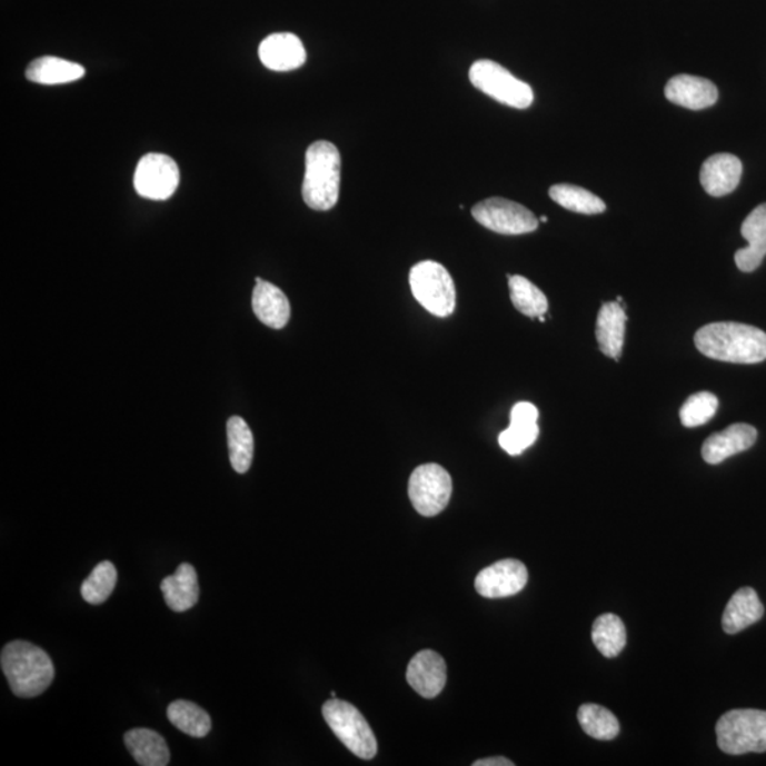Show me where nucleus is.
<instances>
[{"instance_id":"f257e3e1","label":"nucleus","mask_w":766,"mask_h":766,"mask_svg":"<svg viewBox=\"0 0 766 766\" xmlns=\"http://www.w3.org/2000/svg\"><path fill=\"white\" fill-rule=\"evenodd\" d=\"M694 344L716 361L750 365L766 359V332L747 324H708L696 332Z\"/></svg>"},{"instance_id":"f03ea898","label":"nucleus","mask_w":766,"mask_h":766,"mask_svg":"<svg viewBox=\"0 0 766 766\" xmlns=\"http://www.w3.org/2000/svg\"><path fill=\"white\" fill-rule=\"evenodd\" d=\"M3 675L14 696L33 698L48 690L54 678V666L42 647L17 640L3 647Z\"/></svg>"},{"instance_id":"7ed1b4c3","label":"nucleus","mask_w":766,"mask_h":766,"mask_svg":"<svg viewBox=\"0 0 766 766\" xmlns=\"http://www.w3.org/2000/svg\"><path fill=\"white\" fill-rule=\"evenodd\" d=\"M341 182V153L330 141H317L306 152L302 199L314 210L336 207Z\"/></svg>"},{"instance_id":"20e7f679","label":"nucleus","mask_w":766,"mask_h":766,"mask_svg":"<svg viewBox=\"0 0 766 766\" xmlns=\"http://www.w3.org/2000/svg\"><path fill=\"white\" fill-rule=\"evenodd\" d=\"M717 744L723 753L744 755L766 753V712L733 709L718 719Z\"/></svg>"},{"instance_id":"39448f33","label":"nucleus","mask_w":766,"mask_h":766,"mask_svg":"<svg viewBox=\"0 0 766 766\" xmlns=\"http://www.w3.org/2000/svg\"><path fill=\"white\" fill-rule=\"evenodd\" d=\"M322 716L339 742L358 758L372 759L377 755L378 743L371 725L352 704L331 698L324 704Z\"/></svg>"},{"instance_id":"423d86ee","label":"nucleus","mask_w":766,"mask_h":766,"mask_svg":"<svg viewBox=\"0 0 766 766\" xmlns=\"http://www.w3.org/2000/svg\"><path fill=\"white\" fill-rule=\"evenodd\" d=\"M410 289L421 307L436 317H449L456 308V287L449 271L437 261H421L412 267Z\"/></svg>"},{"instance_id":"0eeeda50","label":"nucleus","mask_w":766,"mask_h":766,"mask_svg":"<svg viewBox=\"0 0 766 766\" xmlns=\"http://www.w3.org/2000/svg\"><path fill=\"white\" fill-rule=\"evenodd\" d=\"M470 83L504 106L526 110L534 102L531 86L491 60H477L469 71Z\"/></svg>"},{"instance_id":"6e6552de","label":"nucleus","mask_w":766,"mask_h":766,"mask_svg":"<svg viewBox=\"0 0 766 766\" xmlns=\"http://www.w3.org/2000/svg\"><path fill=\"white\" fill-rule=\"evenodd\" d=\"M451 493L454 481L449 472L435 462L419 466L409 478V498L420 516L435 517L444 511Z\"/></svg>"},{"instance_id":"1a4fd4ad","label":"nucleus","mask_w":766,"mask_h":766,"mask_svg":"<svg viewBox=\"0 0 766 766\" xmlns=\"http://www.w3.org/2000/svg\"><path fill=\"white\" fill-rule=\"evenodd\" d=\"M472 218L500 235H526L538 229L539 220L531 210L513 200L490 198L471 210Z\"/></svg>"},{"instance_id":"9d476101","label":"nucleus","mask_w":766,"mask_h":766,"mask_svg":"<svg viewBox=\"0 0 766 766\" xmlns=\"http://www.w3.org/2000/svg\"><path fill=\"white\" fill-rule=\"evenodd\" d=\"M178 163L171 157L163 153H148L138 162L133 175V187L142 198L152 200H167L178 189Z\"/></svg>"},{"instance_id":"9b49d317","label":"nucleus","mask_w":766,"mask_h":766,"mask_svg":"<svg viewBox=\"0 0 766 766\" xmlns=\"http://www.w3.org/2000/svg\"><path fill=\"white\" fill-rule=\"evenodd\" d=\"M528 583L526 565L518 559H503L481 570L476 590L488 599L508 598L521 593Z\"/></svg>"},{"instance_id":"f8f14e48","label":"nucleus","mask_w":766,"mask_h":766,"mask_svg":"<svg viewBox=\"0 0 766 766\" xmlns=\"http://www.w3.org/2000/svg\"><path fill=\"white\" fill-rule=\"evenodd\" d=\"M406 678L419 696L435 698L444 692L446 686V661L439 653L421 650L410 660Z\"/></svg>"},{"instance_id":"ddd939ff","label":"nucleus","mask_w":766,"mask_h":766,"mask_svg":"<svg viewBox=\"0 0 766 766\" xmlns=\"http://www.w3.org/2000/svg\"><path fill=\"white\" fill-rule=\"evenodd\" d=\"M758 439V431L747 424H735L708 437L702 447V456L708 465H719L750 449Z\"/></svg>"},{"instance_id":"4468645a","label":"nucleus","mask_w":766,"mask_h":766,"mask_svg":"<svg viewBox=\"0 0 766 766\" xmlns=\"http://www.w3.org/2000/svg\"><path fill=\"white\" fill-rule=\"evenodd\" d=\"M742 177V159L733 153H716L703 163L700 182L709 197L722 198L737 189Z\"/></svg>"},{"instance_id":"2eb2a0df","label":"nucleus","mask_w":766,"mask_h":766,"mask_svg":"<svg viewBox=\"0 0 766 766\" xmlns=\"http://www.w3.org/2000/svg\"><path fill=\"white\" fill-rule=\"evenodd\" d=\"M538 416V409L533 404L519 402L514 406L510 426L498 436L503 450L518 456L536 444L539 436Z\"/></svg>"},{"instance_id":"dca6fc26","label":"nucleus","mask_w":766,"mask_h":766,"mask_svg":"<svg viewBox=\"0 0 766 766\" xmlns=\"http://www.w3.org/2000/svg\"><path fill=\"white\" fill-rule=\"evenodd\" d=\"M665 94L673 105L694 111L712 107L718 100V90L713 81L690 74L673 77L666 86Z\"/></svg>"},{"instance_id":"f3484780","label":"nucleus","mask_w":766,"mask_h":766,"mask_svg":"<svg viewBox=\"0 0 766 766\" xmlns=\"http://www.w3.org/2000/svg\"><path fill=\"white\" fill-rule=\"evenodd\" d=\"M259 58L267 69L291 71L305 66L307 53L300 38L292 33L270 34L261 42Z\"/></svg>"},{"instance_id":"a211bd4d","label":"nucleus","mask_w":766,"mask_h":766,"mask_svg":"<svg viewBox=\"0 0 766 766\" xmlns=\"http://www.w3.org/2000/svg\"><path fill=\"white\" fill-rule=\"evenodd\" d=\"M742 235L748 246L735 253V265L744 272H753L763 265L766 256V203L759 205L747 216Z\"/></svg>"},{"instance_id":"6ab92c4d","label":"nucleus","mask_w":766,"mask_h":766,"mask_svg":"<svg viewBox=\"0 0 766 766\" xmlns=\"http://www.w3.org/2000/svg\"><path fill=\"white\" fill-rule=\"evenodd\" d=\"M251 305H253L256 317L265 326L272 328V330H281L290 321L291 307L289 298L279 287L271 285L269 281L261 280L260 277L256 279Z\"/></svg>"},{"instance_id":"aec40b11","label":"nucleus","mask_w":766,"mask_h":766,"mask_svg":"<svg viewBox=\"0 0 766 766\" xmlns=\"http://www.w3.org/2000/svg\"><path fill=\"white\" fill-rule=\"evenodd\" d=\"M627 316L624 307L616 302H605L596 320V341L606 357L619 361L625 346Z\"/></svg>"},{"instance_id":"412c9836","label":"nucleus","mask_w":766,"mask_h":766,"mask_svg":"<svg viewBox=\"0 0 766 766\" xmlns=\"http://www.w3.org/2000/svg\"><path fill=\"white\" fill-rule=\"evenodd\" d=\"M764 605L753 588H742L729 599L723 615V630L727 635L739 634L763 619Z\"/></svg>"},{"instance_id":"4be33fe9","label":"nucleus","mask_w":766,"mask_h":766,"mask_svg":"<svg viewBox=\"0 0 766 766\" xmlns=\"http://www.w3.org/2000/svg\"><path fill=\"white\" fill-rule=\"evenodd\" d=\"M161 590L167 605L173 611H187L199 600L197 570L190 564L179 565L177 573L162 580Z\"/></svg>"},{"instance_id":"5701e85b","label":"nucleus","mask_w":766,"mask_h":766,"mask_svg":"<svg viewBox=\"0 0 766 766\" xmlns=\"http://www.w3.org/2000/svg\"><path fill=\"white\" fill-rule=\"evenodd\" d=\"M125 742L138 764L142 766H167L169 764L171 754H169L166 739L153 729H131L125 735Z\"/></svg>"},{"instance_id":"b1692460","label":"nucleus","mask_w":766,"mask_h":766,"mask_svg":"<svg viewBox=\"0 0 766 766\" xmlns=\"http://www.w3.org/2000/svg\"><path fill=\"white\" fill-rule=\"evenodd\" d=\"M84 74L83 66L74 61L51 58V56L33 60L26 70L28 80L44 86L73 83L83 79Z\"/></svg>"},{"instance_id":"393cba45","label":"nucleus","mask_w":766,"mask_h":766,"mask_svg":"<svg viewBox=\"0 0 766 766\" xmlns=\"http://www.w3.org/2000/svg\"><path fill=\"white\" fill-rule=\"evenodd\" d=\"M228 445L231 467L239 475H245L253 461L255 439L249 425L239 416L228 420Z\"/></svg>"},{"instance_id":"a878e982","label":"nucleus","mask_w":766,"mask_h":766,"mask_svg":"<svg viewBox=\"0 0 766 766\" xmlns=\"http://www.w3.org/2000/svg\"><path fill=\"white\" fill-rule=\"evenodd\" d=\"M168 718L175 727L193 738H203L212 729V719L197 704L178 700L169 704Z\"/></svg>"},{"instance_id":"bb28decb","label":"nucleus","mask_w":766,"mask_h":766,"mask_svg":"<svg viewBox=\"0 0 766 766\" xmlns=\"http://www.w3.org/2000/svg\"><path fill=\"white\" fill-rule=\"evenodd\" d=\"M549 197H551L554 202H557L559 207L575 213L599 215L604 213L606 210L604 200L596 197L593 192H589V190L575 187V185H554V187L549 188Z\"/></svg>"},{"instance_id":"cd10ccee","label":"nucleus","mask_w":766,"mask_h":766,"mask_svg":"<svg viewBox=\"0 0 766 766\" xmlns=\"http://www.w3.org/2000/svg\"><path fill=\"white\" fill-rule=\"evenodd\" d=\"M593 640L600 655L614 659L626 646V627L614 614H605L595 620Z\"/></svg>"},{"instance_id":"c85d7f7f","label":"nucleus","mask_w":766,"mask_h":766,"mask_svg":"<svg viewBox=\"0 0 766 766\" xmlns=\"http://www.w3.org/2000/svg\"><path fill=\"white\" fill-rule=\"evenodd\" d=\"M578 722L585 734L600 742H610L618 737L620 724L614 713L598 704H584L578 709Z\"/></svg>"},{"instance_id":"c756f323","label":"nucleus","mask_w":766,"mask_h":766,"mask_svg":"<svg viewBox=\"0 0 766 766\" xmlns=\"http://www.w3.org/2000/svg\"><path fill=\"white\" fill-rule=\"evenodd\" d=\"M514 307L524 316L538 318L548 311V300L536 285L523 276H508Z\"/></svg>"},{"instance_id":"7c9ffc66","label":"nucleus","mask_w":766,"mask_h":766,"mask_svg":"<svg viewBox=\"0 0 766 766\" xmlns=\"http://www.w3.org/2000/svg\"><path fill=\"white\" fill-rule=\"evenodd\" d=\"M117 569L110 560H102L81 585V596L90 605H101L110 598L117 585Z\"/></svg>"},{"instance_id":"2f4dec72","label":"nucleus","mask_w":766,"mask_h":766,"mask_svg":"<svg viewBox=\"0 0 766 766\" xmlns=\"http://www.w3.org/2000/svg\"><path fill=\"white\" fill-rule=\"evenodd\" d=\"M718 399L709 392L694 394L684 402L680 419L684 428H697L706 425L717 414Z\"/></svg>"},{"instance_id":"473e14b6","label":"nucleus","mask_w":766,"mask_h":766,"mask_svg":"<svg viewBox=\"0 0 766 766\" xmlns=\"http://www.w3.org/2000/svg\"><path fill=\"white\" fill-rule=\"evenodd\" d=\"M475 766H514L513 760L504 757H493L476 760Z\"/></svg>"},{"instance_id":"72a5a7b5","label":"nucleus","mask_w":766,"mask_h":766,"mask_svg":"<svg viewBox=\"0 0 766 766\" xmlns=\"http://www.w3.org/2000/svg\"><path fill=\"white\" fill-rule=\"evenodd\" d=\"M539 220H541L543 223H547V222H548L547 216H541V219H539Z\"/></svg>"},{"instance_id":"f704fd0d","label":"nucleus","mask_w":766,"mask_h":766,"mask_svg":"<svg viewBox=\"0 0 766 766\" xmlns=\"http://www.w3.org/2000/svg\"><path fill=\"white\" fill-rule=\"evenodd\" d=\"M538 320L541 321V322H545V317H544V316H539V317H538Z\"/></svg>"}]
</instances>
